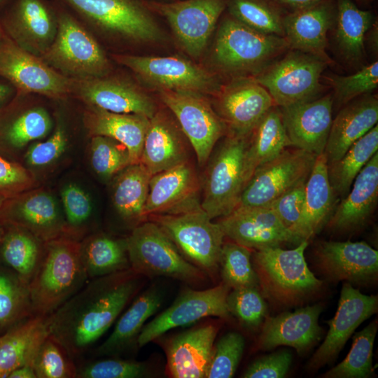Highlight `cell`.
<instances>
[{
    "mask_svg": "<svg viewBox=\"0 0 378 378\" xmlns=\"http://www.w3.org/2000/svg\"><path fill=\"white\" fill-rule=\"evenodd\" d=\"M219 266L223 284L230 288H260L258 277L251 262L250 248L232 241L223 243Z\"/></svg>",
    "mask_w": 378,
    "mask_h": 378,
    "instance_id": "cell-46",
    "label": "cell"
},
{
    "mask_svg": "<svg viewBox=\"0 0 378 378\" xmlns=\"http://www.w3.org/2000/svg\"><path fill=\"white\" fill-rule=\"evenodd\" d=\"M216 113L227 134L248 137L275 105L267 90L252 77H236L216 93Z\"/></svg>",
    "mask_w": 378,
    "mask_h": 378,
    "instance_id": "cell-18",
    "label": "cell"
},
{
    "mask_svg": "<svg viewBox=\"0 0 378 378\" xmlns=\"http://www.w3.org/2000/svg\"><path fill=\"white\" fill-rule=\"evenodd\" d=\"M226 303L230 314L246 329L256 330L267 318V306L259 287L232 288L227 295Z\"/></svg>",
    "mask_w": 378,
    "mask_h": 378,
    "instance_id": "cell-49",
    "label": "cell"
},
{
    "mask_svg": "<svg viewBox=\"0 0 378 378\" xmlns=\"http://www.w3.org/2000/svg\"><path fill=\"white\" fill-rule=\"evenodd\" d=\"M91 31L132 43L155 42L162 32L140 0H59Z\"/></svg>",
    "mask_w": 378,
    "mask_h": 378,
    "instance_id": "cell-5",
    "label": "cell"
},
{
    "mask_svg": "<svg viewBox=\"0 0 378 378\" xmlns=\"http://www.w3.org/2000/svg\"><path fill=\"white\" fill-rule=\"evenodd\" d=\"M377 121L378 99L374 94L362 95L343 106L332 122L323 152L327 163L342 158Z\"/></svg>",
    "mask_w": 378,
    "mask_h": 378,
    "instance_id": "cell-31",
    "label": "cell"
},
{
    "mask_svg": "<svg viewBox=\"0 0 378 378\" xmlns=\"http://www.w3.org/2000/svg\"><path fill=\"white\" fill-rule=\"evenodd\" d=\"M148 218L162 230L190 262L204 272L218 267L225 234L219 223L212 222L200 204Z\"/></svg>",
    "mask_w": 378,
    "mask_h": 378,
    "instance_id": "cell-7",
    "label": "cell"
},
{
    "mask_svg": "<svg viewBox=\"0 0 378 378\" xmlns=\"http://www.w3.org/2000/svg\"><path fill=\"white\" fill-rule=\"evenodd\" d=\"M3 34H4V32H3V31H2V29H1V27H0V40H1V38H2Z\"/></svg>",
    "mask_w": 378,
    "mask_h": 378,
    "instance_id": "cell-64",
    "label": "cell"
},
{
    "mask_svg": "<svg viewBox=\"0 0 378 378\" xmlns=\"http://www.w3.org/2000/svg\"><path fill=\"white\" fill-rule=\"evenodd\" d=\"M225 237L250 249L299 244L301 241L281 223L274 211L266 207H236L218 222Z\"/></svg>",
    "mask_w": 378,
    "mask_h": 378,
    "instance_id": "cell-21",
    "label": "cell"
},
{
    "mask_svg": "<svg viewBox=\"0 0 378 378\" xmlns=\"http://www.w3.org/2000/svg\"><path fill=\"white\" fill-rule=\"evenodd\" d=\"M316 256L319 268L331 280L366 285L377 279L378 252L365 241H322Z\"/></svg>",
    "mask_w": 378,
    "mask_h": 378,
    "instance_id": "cell-23",
    "label": "cell"
},
{
    "mask_svg": "<svg viewBox=\"0 0 378 378\" xmlns=\"http://www.w3.org/2000/svg\"><path fill=\"white\" fill-rule=\"evenodd\" d=\"M4 230H5V224L0 217V241L3 237Z\"/></svg>",
    "mask_w": 378,
    "mask_h": 378,
    "instance_id": "cell-61",
    "label": "cell"
},
{
    "mask_svg": "<svg viewBox=\"0 0 378 378\" xmlns=\"http://www.w3.org/2000/svg\"><path fill=\"white\" fill-rule=\"evenodd\" d=\"M307 246L304 240L293 249L274 246L255 250L253 266L263 295L279 304L295 306L320 290L323 282L305 260Z\"/></svg>",
    "mask_w": 378,
    "mask_h": 378,
    "instance_id": "cell-4",
    "label": "cell"
},
{
    "mask_svg": "<svg viewBox=\"0 0 378 378\" xmlns=\"http://www.w3.org/2000/svg\"><path fill=\"white\" fill-rule=\"evenodd\" d=\"M70 96L94 106L118 113H132L151 118L158 111L153 99L133 83L111 76L70 78Z\"/></svg>",
    "mask_w": 378,
    "mask_h": 378,
    "instance_id": "cell-19",
    "label": "cell"
},
{
    "mask_svg": "<svg viewBox=\"0 0 378 378\" xmlns=\"http://www.w3.org/2000/svg\"><path fill=\"white\" fill-rule=\"evenodd\" d=\"M323 78L333 89V104L343 106L356 98L370 93L378 86V62L362 66L349 76L329 74Z\"/></svg>",
    "mask_w": 378,
    "mask_h": 378,
    "instance_id": "cell-47",
    "label": "cell"
},
{
    "mask_svg": "<svg viewBox=\"0 0 378 378\" xmlns=\"http://www.w3.org/2000/svg\"><path fill=\"white\" fill-rule=\"evenodd\" d=\"M245 341L241 335L230 332L214 345L206 378H230L241 358Z\"/></svg>",
    "mask_w": 378,
    "mask_h": 378,
    "instance_id": "cell-51",
    "label": "cell"
},
{
    "mask_svg": "<svg viewBox=\"0 0 378 378\" xmlns=\"http://www.w3.org/2000/svg\"><path fill=\"white\" fill-rule=\"evenodd\" d=\"M158 92L162 102L177 119L198 164H204L217 141L227 134L224 122L202 94L175 90Z\"/></svg>",
    "mask_w": 378,
    "mask_h": 378,
    "instance_id": "cell-13",
    "label": "cell"
},
{
    "mask_svg": "<svg viewBox=\"0 0 378 378\" xmlns=\"http://www.w3.org/2000/svg\"><path fill=\"white\" fill-rule=\"evenodd\" d=\"M378 151V125L360 137L339 160L328 164V176L335 196L344 197L363 167Z\"/></svg>",
    "mask_w": 378,
    "mask_h": 378,
    "instance_id": "cell-41",
    "label": "cell"
},
{
    "mask_svg": "<svg viewBox=\"0 0 378 378\" xmlns=\"http://www.w3.org/2000/svg\"><path fill=\"white\" fill-rule=\"evenodd\" d=\"M16 92V89L10 83L0 77V110L15 97Z\"/></svg>",
    "mask_w": 378,
    "mask_h": 378,
    "instance_id": "cell-58",
    "label": "cell"
},
{
    "mask_svg": "<svg viewBox=\"0 0 378 378\" xmlns=\"http://www.w3.org/2000/svg\"><path fill=\"white\" fill-rule=\"evenodd\" d=\"M151 174L141 162L131 164L119 172L113 188V202L127 220L143 219Z\"/></svg>",
    "mask_w": 378,
    "mask_h": 378,
    "instance_id": "cell-42",
    "label": "cell"
},
{
    "mask_svg": "<svg viewBox=\"0 0 378 378\" xmlns=\"http://www.w3.org/2000/svg\"><path fill=\"white\" fill-rule=\"evenodd\" d=\"M149 10L164 17L183 49L193 57L204 51L224 10L225 0L148 1Z\"/></svg>",
    "mask_w": 378,
    "mask_h": 378,
    "instance_id": "cell-16",
    "label": "cell"
},
{
    "mask_svg": "<svg viewBox=\"0 0 378 378\" xmlns=\"http://www.w3.org/2000/svg\"><path fill=\"white\" fill-rule=\"evenodd\" d=\"M146 364L134 360L108 358L86 363L77 369L78 378H139L146 375Z\"/></svg>",
    "mask_w": 378,
    "mask_h": 378,
    "instance_id": "cell-53",
    "label": "cell"
},
{
    "mask_svg": "<svg viewBox=\"0 0 378 378\" xmlns=\"http://www.w3.org/2000/svg\"><path fill=\"white\" fill-rule=\"evenodd\" d=\"M286 53L252 78L267 90L279 107L316 99L323 88L321 75L329 64L300 50L289 49Z\"/></svg>",
    "mask_w": 378,
    "mask_h": 378,
    "instance_id": "cell-9",
    "label": "cell"
},
{
    "mask_svg": "<svg viewBox=\"0 0 378 378\" xmlns=\"http://www.w3.org/2000/svg\"><path fill=\"white\" fill-rule=\"evenodd\" d=\"M8 378H37L33 364H25L12 371Z\"/></svg>",
    "mask_w": 378,
    "mask_h": 378,
    "instance_id": "cell-59",
    "label": "cell"
},
{
    "mask_svg": "<svg viewBox=\"0 0 378 378\" xmlns=\"http://www.w3.org/2000/svg\"><path fill=\"white\" fill-rule=\"evenodd\" d=\"M307 180L300 182L268 206L282 225L301 241L306 240L302 222Z\"/></svg>",
    "mask_w": 378,
    "mask_h": 378,
    "instance_id": "cell-52",
    "label": "cell"
},
{
    "mask_svg": "<svg viewBox=\"0 0 378 378\" xmlns=\"http://www.w3.org/2000/svg\"><path fill=\"white\" fill-rule=\"evenodd\" d=\"M234 18L259 32L284 37L285 15L266 0H230L227 3Z\"/></svg>",
    "mask_w": 378,
    "mask_h": 378,
    "instance_id": "cell-45",
    "label": "cell"
},
{
    "mask_svg": "<svg viewBox=\"0 0 378 378\" xmlns=\"http://www.w3.org/2000/svg\"><path fill=\"white\" fill-rule=\"evenodd\" d=\"M0 77L10 83L19 93L57 100L70 97V78L54 70L41 57L18 46L4 33L0 40Z\"/></svg>",
    "mask_w": 378,
    "mask_h": 378,
    "instance_id": "cell-15",
    "label": "cell"
},
{
    "mask_svg": "<svg viewBox=\"0 0 378 378\" xmlns=\"http://www.w3.org/2000/svg\"><path fill=\"white\" fill-rule=\"evenodd\" d=\"M32 316L28 286L0 266V333Z\"/></svg>",
    "mask_w": 378,
    "mask_h": 378,
    "instance_id": "cell-43",
    "label": "cell"
},
{
    "mask_svg": "<svg viewBox=\"0 0 378 378\" xmlns=\"http://www.w3.org/2000/svg\"><path fill=\"white\" fill-rule=\"evenodd\" d=\"M328 176L326 155H317L305 185L303 230L309 241L328 223L335 209L336 200Z\"/></svg>",
    "mask_w": 378,
    "mask_h": 378,
    "instance_id": "cell-36",
    "label": "cell"
},
{
    "mask_svg": "<svg viewBox=\"0 0 378 378\" xmlns=\"http://www.w3.org/2000/svg\"><path fill=\"white\" fill-rule=\"evenodd\" d=\"M285 4L293 7L294 9L303 7L314 3H316L320 0H280ZM358 2L362 4H368L370 0H356Z\"/></svg>",
    "mask_w": 378,
    "mask_h": 378,
    "instance_id": "cell-60",
    "label": "cell"
},
{
    "mask_svg": "<svg viewBox=\"0 0 378 378\" xmlns=\"http://www.w3.org/2000/svg\"><path fill=\"white\" fill-rule=\"evenodd\" d=\"M230 289L223 283L202 290H185L170 307L144 326L137 338L138 346L142 347L171 329L206 316L227 318L226 298Z\"/></svg>",
    "mask_w": 378,
    "mask_h": 378,
    "instance_id": "cell-17",
    "label": "cell"
},
{
    "mask_svg": "<svg viewBox=\"0 0 378 378\" xmlns=\"http://www.w3.org/2000/svg\"><path fill=\"white\" fill-rule=\"evenodd\" d=\"M80 255L89 280L130 269L126 240L95 234L80 242Z\"/></svg>",
    "mask_w": 378,
    "mask_h": 378,
    "instance_id": "cell-40",
    "label": "cell"
},
{
    "mask_svg": "<svg viewBox=\"0 0 378 378\" xmlns=\"http://www.w3.org/2000/svg\"><path fill=\"white\" fill-rule=\"evenodd\" d=\"M321 312L322 307L317 304L267 318L258 340V348L270 350L288 346L299 354L305 353L321 339L318 318Z\"/></svg>",
    "mask_w": 378,
    "mask_h": 378,
    "instance_id": "cell-27",
    "label": "cell"
},
{
    "mask_svg": "<svg viewBox=\"0 0 378 378\" xmlns=\"http://www.w3.org/2000/svg\"><path fill=\"white\" fill-rule=\"evenodd\" d=\"M335 17L336 8L330 0H320L286 14L283 27L289 48L313 55L332 65L326 48L328 33Z\"/></svg>",
    "mask_w": 378,
    "mask_h": 378,
    "instance_id": "cell-25",
    "label": "cell"
},
{
    "mask_svg": "<svg viewBox=\"0 0 378 378\" xmlns=\"http://www.w3.org/2000/svg\"><path fill=\"white\" fill-rule=\"evenodd\" d=\"M9 0H0V9Z\"/></svg>",
    "mask_w": 378,
    "mask_h": 378,
    "instance_id": "cell-63",
    "label": "cell"
},
{
    "mask_svg": "<svg viewBox=\"0 0 378 378\" xmlns=\"http://www.w3.org/2000/svg\"><path fill=\"white\" fill-rule=\"evenodd\" d=\"M57 15L55 39L41 57L49 66L71 79L102 77L112 66L97 38L61 1L53 0Z\"/></svg>",
    "mask_w": 378,
    "mask_h": 378,
    "instance_id": "cell-3",
    "label": "cell"
},
{
    "mask_svg": "<svg viewBox=\"0 0 378 378\" xmlns=\"http://www.w3.org/2000/svg\"><path fill=\"white\" fill-rule=\"evenodd\" d=\"M248 139L226 134L209 165L200 206L211 219L227 216L238 205L246 186L244 158Z\"/></svg>",
    "mask_w": 378,
    "mask_h": 378,
    "instance_id": "cell-10",
    "label": "cell"
},
{
    "mask_svg": "<svg viewBox=\"0 0 378 378\" xmlns=\"http://www.w3.org/2000/svg\"><path fill=\"white\" fill-rule=\"evenodd\" d=\"M117 63L130 69L137 77L158 90L217 93L220 86L211 72L179 57H151L112 54Z\"/></svg>",
    "mask_w": 378,
    "mask_h": 378,
    "instance_id": "cell-11",
    "label": "cell"
},
{
    "mask_svg": "<svg viewBox=\"0 0 378 378\" xmlns=\"http://www.w3.org/2000/svg\"><path fill=\"white\" fill-rule=\"evenodd\" d=\"M50 334L48 316L32 315L0 336V378L15 369L33 364L35 354Z\"/></svg>",
    "mask_w": 378,
    "mask_h": 378,
    "instance_id": "cell-34",
    "label": "cell"
},
{
    "mask_svg": "<svg viewBox=\"0 0 378 378\" xmlns=\"http://www.w3.org/2000/svg\"><path fill=\"white\" fill-rule=\"evenodd\" d=\"M0 27L14 43L41 57L52 43L57 29L53 0H9L0 9Z\"/></svg>",
    "mask_w": 378,
    "mask_h": 378,
    "instance_id": "cell-14",
    "label": "cell"
},
{
    "mask_svg": "<svg viewBox=\"0 0 378 378\" xmlns=\"http://www.w3.org/2000/svg\"><path fill=\"white\" fill-rule=\"evenodd\" d=\"M377 295L363 294L349 282L343 284L334 317L326 321L329 326L323 343L308 363V369L316 371L333 362L355 330L377 312Z\"/></svg>",
    "mask_w": 378,
    "mask_h": 378,
    "instance_id": "cell-20",
    "label": "cell"
},
{
    "mask_svg": "<svg viewBox=\"0 0 378 378\" xmlns=\"http://www.w3.org/2000/svg\"><path fill=\"white\" fill-rule=\"evenodd\" d=\"M332 94L311 101L279 107L293 146L316 155L323 153L332 118Z\"/></svg>",
    "mask_w": 378,
    "mask_h": 378,
    "instance_id": "cell-24",
    "label": "cell"
},
{
    "mask_svg": "<svg viewBox=\"0 0 378 378\" xmlns=\"http://www.w3.org/2000/svg\"><path fill=\"white\" fill-rule=\"evenodd\" d=\"M292 354L281 350L253 361L242 375L245 378H282L288 373Z\"/></svg>",
    "mask_w": 378,
    "mask_h": 378,
    "instance_id": "cell-57",
    "label": "cell"
},
{
    "mask_svg": "<svg viewBox=\"0 0 378 378\" xmlns=\"http://www.w3.org/2000/svg\"><path fill=\"white\" fill-rule=\"evenodd\" d=\"M67 145V134L64 125L57 123L52 135L46 140L32 145L25 154L29 165L42 167L59 158Z\"/></svg>",
    "mask_w": 378,
    "mask_h": 378,
    "instance_id": "cell-56",
    "label": "cell"
},
{
    "mask_svg": "<svg viewBox=\"0 0 378 378\" xmlns=\"http://www.w3.org/2000/svg\"><path fill=\"white\" fill-rule=\"evenodd\" d=\"M293 146L284 128L278 106H273L261 119L248 139L244 158L246 184L255 170Z\"/></svg>",
    "mask_w": 378,
    "mask_h": 378,
    "instance_id": "cell-38",
    "label": "cell"
},
{
    "mask_svg": "<svg viewBox=\"0 0 378 378\" xmlns=\"http://www.w3.org/2000/svg\"><path fill=\"white\" fill-rule=\"evenodd\" d=\"M200 183L187 160L151 176L143 219L150 215L178 212L200 204Z\"/></svg>",
    "mask_w": 378,
    "mask_h": 378,
    "instance_id": "cell-26",
    "label": "cell"
},
{
    "mask_svg": "<svg viewBox=\"0 0 378 378\" xmlns=\"http://www.w3.org/2000/svg\"><path fill=\"white\" fill-rule=\"evenodd\" d=\"M217 328L204 326L174 337L166 346L167 370L174 378H203L211 358Z\"/></svg>",
    "mask_w": 378,
    "mask_h": 378,
    "instance_id": "cell-30",
    "label": "cell"
},
{
    "mask_svg": "<svg viewBox=\"0 0 378 378\" xmlns=\"http://www.w3.org/2000/svg\"><path fill=\"white\" fill-rule=\"evenodd\" d=\"M88 280L78 241L62 236L46 242L38 267L28 286L32 315H50Z\"/></svg>",
    "mask_w": 378,
    "mask_h": 378,
    "instance_id": "cell-2",
    "label": "cell"
},
{
    "mask_svg": "<svg viewBox=\"0 0 378 378\" xmlns=\"http://www.w3.org/2000/svg\"><path fill=\"white\" fill-rule=\"evenodd\" d=\"M374 320L352 337L351 349L339 364L323 374L326 378H366L373 372L372 350L377 331Z\"/></svg>",
    "mask_w": 378,
    "mask_h": 378,
    "instance_id": "cell-44",
    "label": "cell"
},
{
    "mask_svg": "<svg viewBox=\"0 0 378 378\" xmlns=\"http://www.w3.org/2000/svg\"><path fill=\"white\" fill-rule=\"evenodd\" d=\"M37 378H74L77 368L66 349L50 334L38 346L33 359Z\"/></svg>",
    "mask_w": 378,
    "mask_h": 378,
    "instance_id": "cell-48",
    "label": "cell"
},
{
    "mask_svg": "<svg viewBox=\"0 0 378 378\" xmlns=\"http://www.w3.org/2000/svg\"><path fill=\"white\" fill-rule=\"evenodd\" d=\"M183 134L162 112L157 111L150 118L140 162L151 175L189 160Z\"/></svg>",
    "mask_w": 378,
    "mask_h": 378,
    "instance_id": "cell-32",
    "label": "cell"
},
{
    "mask_svg": "<svg viewBox=\"0 0 378 378\" xmlns=\"http://www.w3.org/2000/svg\"><path fill=\"white\" fill-rule=\"evenodd\" d=\"M126 243L130 268L138 274L170 277L187 283L205 278V272L186 259L153 221L136 227Z\"/></svg>",
    "mask_w": 378,
    "mask_h": 378,
    "instance_id": "cell-8",
    "label": "cell"
},
{
    "mask_svg": "<svg viewBox=\"0 0 378 378\" xmlns=\"http://www.w3.org/2000/svg\"><path fill=\"white\" fill-rule=\"evenodd\" d=\"M4 224L5 230L0 241V260L29 286L41 260L45 242L24 227Z\"/></svg>",
    "mask_w": 378,
    "mask_h": 378,
    "instance_id": "cell-39",
    "label": "cell"
},
{
    "mask_svg": "<svg viewBox=\"0 0 378 378\" xmlns=\"http://www.w3.org/2000/svg\"><path fill=\"white\" fill-rule=\"evenodd\" d=\"M35 186V178L29 169L0 153V195L11 198Z\"/></svg>",
    "mask_w": 378,
    "mask_h": 378,
    "instance_id": "cell-54",
    "label": "cell"
},
{
    "mask_svg": "<svg viewBox=\"0 0 378 378\" xmlns=\"http://www.w3.org/2000/svg\"><path fill=\"white\" fill-rule=\"evenodd\" d=\"M90 162L94 171L104 178H110L131 164L127 148L104 136H92Z\"/></svg>",
    "mask_w": 378,
    "mask_h": 378,
    "instance_id": "cell-50",
    "label": "cell"
},
{
    "mask_svg": "<svg viewBox=\"0 0 378 378\" xmlns=\"http://www.w3.org/2000/svg\"><path fill=\"white\" fill-rule=\"evenodd\" d=\"M0 217L4 223L25 228L45 243L69 234L55 199L42 189L6 199Z\"/></svg>",
    "mask_w": 378,
    "mask_h": 378,
    "instance_id": "cell-22",
    "label": "cell"
},
{
    "mask_svg": "<svg viewBox=\"0 0 378 378\" xmlns=\"http://www.w3.org/2000/svg\"><path fill=\"white\" fill-rule=\"evenodd\" d=\"M68 232L87 222L92 213L89 195L76 184L66 186L61 193Z\"/></svg>",
    "mask_w": 378,
    "mask_h": 378,
    "instance_id": "cell-55",
    "label": "cell"
},
{
    "mask_svg": "<svg viewBox=\"0 0 378 378\" xmlns=\"http://www.w3.org/2000/svg\"><path fill=\"white\" fill-rule=\"evenodd\" d=\"M351 187L327 223L333 230H356L373 214L378 200V151L358 174Z\"/></svg>",
    "mask_w": 378,
    "mask_h": 378,
    "instance_id": "cell-29",
    "label": "cell"
},
{
    "mask_svg": "<svg viewBox=\"0 0 378 378\" xmlns=\"http://www.w3.org/2000/svg\"><path fill=\"white\" fill-rule=\"evenodd\" d=\"M26 94L15 97L0 110V153L13 152L51 131L52 118L42 106H25Z\"/></svg>",
    "mask_w": 378,
    "mask_h": 378,
    "instance_id": "cell-28",
    "label": "cell"
},
{
    "mask_svg": "<svg viewBox=\"0 0 378 378\" xmlns=\"http://www.w3.org/2000/svg\"><path fill=\"white\" fill-rule=\"evenodd\" d=\"M373 24L370 11L358 8L351 0H337L334 41L344 62L355 66L363 62L365 36Z\"/></svg>",
    "mask_w": 378,
    "mask_h": 378,
    "instance_id": "cell-35",
    "label": "cell"
},
{
    "mask_svg": "<svg viewBox=\"0 0 378 378\" xmlns=\"http://www.w3.org/2000/svg\"><path fill=\"white\" fill-rule=\"evenodd\" d=\"M162 297L155 289L139 295L118 320L112 332L99 346V356H115L136 342L146 321L161 306Z\"/></svg>",
    "mask_w": 378,
    "mask_h": 378,
    "instance_id": "cell-37",
    "label": "cell"
},
{
    "mask_svg": "<svg viewBox=\"0 0 378 378\" xmlns=\"http://www.w3.org/2000/svg\"><path fill=\"white\" fill-rule=\"evenodd\" d=\"M316 156L298 148H286L255 170L237 207L268 206L281 195L307 179Z\"/></svg>",
    "mask_w": 378,
    "mask_h": 378,
    "instance_id": "cell-12",
    "label": "cell"
},
{
    "mask_svg": "<svg viewBox=\"0 0 378 378\" xmlns=\"http://www.w3.org/2000/svg\"><path fill=\"white\" fill-rule=\"evenodd\" d=\"M83 120L90 135L107 136L117 141L127 148L131 164L140 162L150 118L86 106Z\"/></svg>",
    "mask_w": 378,
    "mask_h": 378,
    "instance_id": "cell-33",
    "label": "cell"
},
{
    "mask_svg": "<svg viewBox=\"0 0 378 378\" xmlns=\"http://www.w3.org/2000/svg\"><path fill=\"white\" fill-rule=\"evenodd\" d=\"M131 268L90 279L48 316L50 334L75 357L86 352L113 325L136 293Z\"/></svg>",
    "mask_w": 378,
    "mask_h": 378,
    "instance_id": "cell-1",
    "label": "cell"
},
{
    "mask_svg": "<svg viewBox=\"0 0 378 378\" xmlns=\"http://www.w3.org/2000/svg\"><path fill=\"white\" fill-rule=\"evenodd\" d=\"M6 197H4L3 195H0V209L1 208L4 202L6 200Z\"/></svg>",
    "mask_w": 378,
    "mask_h": 378,
    "instance_id": "cell-62",
    "label": "cell"
},
{
    "mask_svg": "<svg viewBox=\"0 0 378 378\" xmlns=\"http://www.w3.org/2000/svg\"><path fill=\"white\" fill-rule=\"evenodd\" d=\"M289 49L284 37L259 32L231 16L218 29L213 59L223 72L253 77Z\"/></svg>",
    "mask_w": 378,
    "mask_h": 378,
    "instance_id": "cell-6",
    "label": "cell"
}]
</instances>
